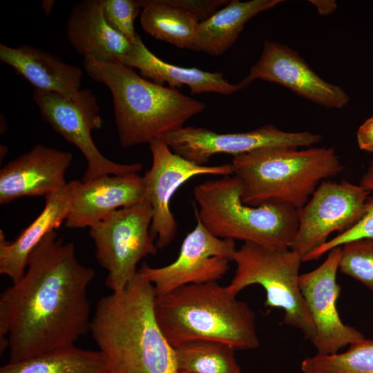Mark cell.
Returning a JSON list of instances; mask_svg holds the SVG:
<instances>
[{
	"mask_svg": "<svg viewBox=\"0 0 373 373\" xmlns=\"http://www.w3.org/2000/svg\"><path fill=\"white\" fill-rule=\"evenodd\" d=\"M95 276L72 242L48 233L29 256L23 276L0 296V347L14 363L75 345L90 332L87 289Z\"/></svg>",
	"mask_w": 373,
	"mask_h": 373,
	"instance_id": "6da1fadb",
	"label": "cell"
},
{
	"mask_svg": "<svg viewBox=\"0 0 373 373\" xmlns=\"http://www.w3.org/2000/svg\"><path fill=\"white\" fill-rule=\"evenodd\" d=\"M155 296L137 274L122 291L97 302L90 332L109 373H177L175 350L155 316Z\"/></svg>",
	"mask_w": 373,
	"mask_h": 373,
	"instance_id": "7a4b0ae2",
	"label": "cell"
},
{
	"mask_svg": "<svg viewBox=\"0 0 373 373\" xmlns=\"http://www.w3.org/2000/svg\"><path fill=\"white\" fill-rule=\"evenodd\" d=\"M154 311L158 326L174 349L195 341L218 342L235 350L260 345L254 312L217 281L156 295Z\"/></svg>",
	"mask_w": 373,
	"mask_h": 373,
	"instance_id": "3957f363",
	"label": "cell"
},
{
	"mask_svg": "<svg viewBox=\"0 0 373 373\" xmlns=\"http://www.w3.org/2000/svg\"><path fill=\"white\" fill-rule=\"evenodd\" d=\"M84 65L88 75L111 93L123 148L162 139L205 109L203 102L148 80L122 64L84 58Z\"/></svg>",
	"mask_w": 373,
	"mask_h": 373,
	"instance_id": "277c9868",
	"label": "cell"
},
{
	"mask_svg": "<svg viewBox=\"0 0 373 373\" xmlns=\"http://www.w3.org/2000/svg\"><path fill=\"white\" fill-rule=\"evenodd\" d=\"M245 204L279 203L300 209L319 184L343 170L333 147H267L233 157Z\"/></svg>",
	"mask_w": 373,
	"mask_h": 373,
	"instance_id": "5b68a950",
	"label": "cell"
},
{
	"mask_svg": "<svg viewBox=\"0 0 373 373\" xmlns=\"http://www.w3.org/2000/svg\"><path fill=\"white\" fill-rule=\"evenodd\" d=\"M242 185L233 175L196 185V219L213 236L270 249H291L298 227V209L279 203L252 207L241 199Z\"/></svg>",
	"mask_w": 373,
	"mask_h": 373,
	"instance_id": "8992f818",
	"label": "cell"
},
{
	"mask_svg": "<svg viewBox=\"0 0 373 373\" xmlns=\"http://www.w3.org/2000/svg\"><path fill=\"white\" fill-rule=\"evenodd\" d=\"M233 261L236 267L226 286L228 291L236 296L249 285H260L266 292L265 306L283 309V323L298 329L313 344L316 329L298 283L300 255L291 249H270L244 242Z\"/></svg>",
	"mask_w": 373,
	"mask_h": 373,
	"instance_id": "52a82bcc",
	"label": "cell"
},
{
	"mask_svg": "<svg viewBox=\"0 0 373 373\" xmlns=\"http://www.w3.org/2000/svg\"><path fill=\"white\" fill-rule=\"evenodd\" d=\"M151 207L144 196L90 227L96 260L108 272L105 284L112 293H119L127 287L144 257L157 254L151 233Z\"/></svg>",
	"mask_w": 373,
	"mask_h": 373,
	"instance_id": "ba28073f",
	"label": "cell"
},
{
	"mask_svg": "<svg viewBox=\"0 0 373 373\" xmlns=\"http://www.w3.org/2000/svg\"><path fill=\"white\" fill-rule=\"evenodd\" d=\"M33 99L43 119L84 155L87 167L82 182L106 175L138 173L143 169L140 163L113 162L98 150L91 132L99 129L102 121L97 99L90 89H81L75 98L35 89Z\"/></svg>",
	"mask_w": 373,
	"mask_h": 373,
	"instance_id": "9c48e42d",
	"label": "cell"
},
{
	"mask_svg": "<svg viewBox=\"0 0 373 373\" xmlns=\"http://www.w3.org/2000/svg\"><path fill=\"white\" fill-rule=\"evenodd\" d=\"M370 192L346 180H323L298 211V227L291 248L302 258L327 241L335 231L343 233L357 224L367 213Z\"/></svg>",
	"mask_w": 373,
	"mask_h": 373,
	"instance_id": "30bf717a",
	"label": "cell"
},
{
	"mask_svg": "<svg viewBox=\"0 0 373 373\" xmlns=\"http://www.w3.org/2000/svg\"><path fill=\"white\" fill-rule=\"evenodd\" d=\"M195 228L182 241L175 261L162 267L143 263L137 274L149 281L156 295L190 284L217 281L229 269L236 252L235 241L219 238L196 219Z\"/></svg>",
	"mask_w": 373,
	"mask_h": 373,
	"instance_id": "8fae6325",
	"label": "cell"
},
{
	"mask_svg": "<svg viewBox=\"0 0 373 373\" xmlns=\"http://www.w3.org/2000/svg\"><path fill=\"white\" fill-rule=\"evenodd\" d=\"M149 144L152 164L143 176L144 196L151 207V235L156 240L157 249H164L171 243L178 231L170 203L178 188L198 175H233V166L231 163L198 165L174 153L161 139L153 140Z\"/></svg>",
	"mask_w": 373,
	"mask_h": 373,
	"instance_id": "7c38bea8",
	"label": "cell"
},
{
	"mask_svg": "<svg viewBox=\"0 0 373 373\" xmlns=\"http://www.w3.org/2000/svg\"><path fill=\"white\" fill-rule=\"evenodd\" d=\"M322 136L309 131L287 132L266 124L242 133H218L202 127L186 126L161 140L182 157L198 165H207L216 154L233 157L267 147L309 148L319 143Z\"/></svg>",
	"mask_w": 373,
	"mask_h": 373,
	"instance_id": "4fadbf2b",
	"label": "cell"
},
{
	"mask_svg": "<svg viewBox=\"0 0 373 373\" xmlns=\"http://www.w3.org/2000/svg\"><path fill=\"white\" fill-rule=\"evenodd\" d=\"M341 247L328 252L325 261L315 269L300 274V289L305 298L316 329L313 343L317 354H334L342 348L365 338L356 329L344 324L336 307L341 287L336 274Z\"/></svg>",
	"mask_w": 373,
	"mask_h": 373,
	"instance_id": "5bb4252c",
	"label": "cell"
},
{
	"mask_svg": "<svg viewBox=\"0 0 373 373\" xmlns=\"http://www.w3.org/2000/svg\"><path fill=\"white\" fill-rule=\"evenodd\" d=\"M256 79L278 84L327 108H343L350 101L341 87L322 79L298 52L274 41L264 42L259 59L245 77L249 84Z\"/></svg>",
	"mask_w": 373,
	"mask_h": 373,
	"instance_id": "9a60e30c",
	"label": "cell"
},
{
	"mask_svg": "<svg viewBox=\"0 0 373 373\" xmlns=\"http://www.w3.org/2000/svg\"><path fill=\"white\" fill-rule=\"evenodd\" d=\"M66 37L84 58L137 69L147 49L140 37L132 42L110 26L102 0H84L74 5L67 20Z\"/></svg>",
	"mask_w": 373,
	"mask_h": 373,
	"instance_id": "2e32d148",
	"label": "cell"
},
{
	"mask_svg": "<svg viewBox=\"0 0 373 373\" xmlns=\"http://www.w3.org/2000/svg\"><path fill=\"white\" fill-rule=\"evenodd\" d=\"M72 160L70 152L35 146L1 169L0 204L23 197H46L62 189Z\"/></svg>",
	"mask_w": 373,
	"mask_h": 373,
	"instance_id": "e0dca14e",
	"label": "cell"
},
{
	"mask_svg": "<svg viewBox=\"0 0 373 373\" xmlns=\"http://www.w3.org/2000/svg\"><path fill=\"white\" fill-rule=\"evenodd\" d=\"M70 182L71 207L65 220L68 228H90L144 197L143 176L138 173L106 175L86 182Z\"/></svg>",
	"mask_w": 373,
	"mask_h": 373,
	"instance_id": "ac0fdd59",
	"label": "cell"
},
{
	"mask_svg": "<svg viewBox=\"0 0 373 373\" xmlns=\"http://www.w3.org/2000/svg\"><path fill=\"white\" fill-rule=\"evenodd\" d=\"M0 59L25 78L35 89L75 98L81 90L83 72L61 58L29 45L0 44Z\"/></svg>",
	"mask_w": 373,
	"mask_h": 373,
	"instance_id": "d6986e66",
	"label": "cell"
},
{
	"mask_svg": "<svg viewBox=\"0 0 373 373\" xmlns=\"http://www.w3.org/2000/svg\"><path fill=\"white\" fill-rule=\"evenodd\" d=\"M71 184L45 198V206L39 215L13 241L6 239L0 231V274L8 277L12 283L24 274L30 255L42 239L58 228L66 220L71 207Z\"/></svg>",
	"mask_w": 373,
	"mask_h": 373,
	"instance_id": "ffe728a7",
	"label": "cell"
},
{
	"mask_svg": "<svg viewBox=\"0 0 373 373\" xmlns=\"http://www.w3.org/2000/svg\"><path fill=\"white\" fill-rule=\"evenodd\" d=\"M282 0H231L207 19L200 22L191 50L212 56L225 52L236 41L245 23Z\"/></svg>",
	"mask_w": 373,
	"mask_h": 373,
	"instance_id": "44dd1931",
	"label": "cell"
},
{
	"mask_svg": "<svg viewBox=\"0 0 373 373\" xmlns=\"http://www.w3.org/2000/svg\"><path fill=\"white\" fill-rule=\"evenodd\" d=\"M140 74L159 84L167 83L170 87L175 88L187 86L192 94L216 93L231 95L250 84L245 79L238 84H231L220 73L173 65L162 61L151 51Z\"/></svg>",
	"mask_w": 373,
	"mask_h": 373,
	"instance_id": "7402d4cb",
	"label": "cell"
},
{
	"mask_svg": "<svg viewBox=\"0 0 373 373\" xmlns=\"http://www.w3.org/2000/svg\"><path fill=\"white\" fill-rule=\"evenodd\" d=\"M0 373H109L99 350H85L75 345L49 351L10 363Z\"/></svg>",
	"mask_w": 373,
	"mask_h": 373,
	"instance_id": "603a6c76",
	"label": "cell"
},
{
	"mask_svg": "<svg viewBox=\"0 0 373 373\" xmlns=\"http://www.w3.org/2000/svg\"><path fill=\"white\" fill-rule=\"evenodd\" d=\"M140 3V23L146 32L177 48L191 49L200 23L193 15L166 0Z\"/></svg>",
	"mask_w": 373,
	"mask_h": 373,
	"instance_id": "cb8c5ba5",
	"label": "cell"
},
{
	"mask_svg": "<svg viewBox=\"0 0 373 373\" xmlns=\"http://www.w3.org/2000/svg\"><path fill=\"white\" fill-rule=\"evenodd\" d=\"M175 350L178 370L193 373H240L235 350L215 341H195Z\"/></svg>",
	"mask_w": 373,
	"mask_h": 373,
	"instance_id": "d4e9b609",
	"label": "cell"
},
{
	"mask_svg": "<svg viewBox=\"0 0 373 373\" xmlns=\"http://www.w3.org/2000/svg\"><path fill=\"white\" fill-rule=\"evenodd\" d=\"M300 369L303 373H373V340L354 343L342 353L305 358Z\"/></svg>",
	"mask_w": 373,
	"mask_h": 373,
	"instance_id": "484cf974",
	"label": "cell"
},
{
	"mask_svg": "<svg viewBox=\"0 0 373 373\" xmlns=\"http://www.w3.org/2000/svg\"><path fill=\"white\" fill-rule=\"evenodd\" d=\"M338 269L373 291V238L355 240L342 245Z\"/></svg>",
	"mask_w": 373,
	"mask_h": 373,
	"instance_id": "4316f807",
	"label": "cell"
},
{
	"mask_svg": "<svg viewBox=\"0 0 373 373\" xmlns=\"http://www.w3.org/2000/svg\"><path fill=\"white\" fill-rule=\"evenodd\" d=\"M359 185L370 192L366 202L367 213L364 218L354 227L338 233L307 255L305 258L307 261L317 260L332 249L341 247L349 242L363 238H373V160L363 174Z\"/></svg>",
	"mask_w": 373,
	"mask_h": 373,
	"instance_id": "83f0119b",
	"label": "cell"
},
{
	"mask_svg": "<svg viewBox=\"0 0 373 373\" xmlns=\"http://www.w3.org/2000/svg\"><path fill=\"white\" fill-rule=\"evenodd\" d=\"M102 2L104 16L110 26L135 42L140 37L135 32L134 21L142 8L140 0H102Z\"/></svg>",
	"mask_w": 373,
	"mask_h": 373,
	"instance_id": "f1b7e54d",
	"label": "cell"
},
{
	"mask_svg": "<svg viewBox=\"0 0 373 373\" xmlns=\"http://www.w3.org/2000/svg\"><path fill=\"white\" fill-rule=\"evenodd\" d=\"M168 3L182 9L193 15L199 22H202L216 12L220 6L226 5V0H166Z\"/></svg>",
	"mask_w": 373,
	"mask_h": 373,
	"instance_id": "f546056e",
	"label": "cell"
},
{
	"mask_svg": "<svg viewBox=\"0 0 373 373\" xmlns=\"http://www.w3.org/2000/svg\"><path fill=\"white\" fill-rule=\"evenodd\" d=\"M356 141L361 150L373 153V115L358 127Z\"/></svg>",
	"mask_w": 373,
	"mask_h": 373,
	"instance_id": "4dcf8cb0",
	"label": "cell"
},
{
	"mask_svg": "<svg viewBox=\"0 0 373 373\" xmlns=\"http://www.w3.org/2000/svg\"><path fill=\"white\" fill-rule=\"evenodd\" d=\"M316 8L318 14L322 16L332 15L337 9V3L334 0H310Z\"/></svg>",
	"mask_w": 373,
	"mask_h": 373,
	"instance_id": "1f68e13d",
	"label": "cell"
},
{
	"mask_svg": "<svg viewBox=\"0 0 373 373\" xmlns=\"http://www.w3.org/2000/svg\"><path fill=\"white\" fill-rule=\"evenodd\" d=\"M54 2H55L54 1H44L43 8L46 14H48L51 11Z\"/></svg>",
	"mask_w": 373,
	"mask_h": 373,
	"instance_id": "d6a6232c",
	"label": "cell"
},
{
	"mask_svg": "<svg viewBox=\"0 0 373 373\" xmlns=\"http://www.w3.org/2000/svg\"><path fill=\"white\" fill-rule=\"evenodd\" d=\"M177 373H193V372H190L183 371V370H178Z\"/></svg>",
	"mask_w": 373,
	"mask_h": 373,
	"instance_id": "836d02e7",
	"label": "cell"
}]
</instances>
